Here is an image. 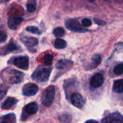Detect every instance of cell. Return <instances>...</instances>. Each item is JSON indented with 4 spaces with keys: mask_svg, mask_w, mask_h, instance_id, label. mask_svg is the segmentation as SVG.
I'll use <instances>...</instances> for the list:
<instances>
[{
    "mask_svg": "<svg viewBox=\"0 0 123 123\" xmlns=\"http://www.w3.org/2000/svg\"><path fill=\"white\" fill-rule=\"evenodd\" d=\"M73 64V61L70 60L61 59L58 61L56 64V68L59 70L66 69L67 68H70Z\"/></svg>",
    "mask_w": 123,
    "mask_h": 123,
    "instance_id": "14",
    "label": "cell"
},
{
    "mask_svg": "<svg viewBox=\"0 0 123 123\" xmlns=\"http://www.w3.org/2000/svg\"><path fill=\"white\" fill-rule=\"evenodd\" d=\"M7 39V35L5 32L0 31V43H4Z\"/></svg>",
    "mask_w": 123,
    "mask_h": 123,
    "instance_id": "28",
    "label": "cell"
},
{
    "mask_svg": "<svg viewBox=\"0 0 123 123\" xmlns=\"http://www.w3.org/2000/svg\"><path fill=\"white\" fill-rule=\"evenodd\" d=\"M21 41L28 48H32L36 46L38 43V39L35 37H23L21 38Z\"/></svg>",
    "mask_w": 123,
    "mask_h": 123,
    "instance_id": "12",
    "label": "cell"
},
{
    "mask_svg": "<svg viewBox=\"0 0 123 123\" xmlns=\"http://www.w3.org/2000/svg\"><path fill=\"white\" fill-rule=\"evenodd\" d=\"M18 100L16 99L14 97H9L5 100L3 104L2 105V109H5V110H7V109H10L12 108L14 105H16L18 102Z\"/></svg>",
    "mask_w": 123,
    "mask_h": 123,
    "instance_id": "15",
    "label": "cell"
},
{
    "mask_svg": "<svg viewBox=\"0 0 123 123\" xmlns=\"http://www.w3.org/2000/svg\"><path fill=\"white\" fill-rule=\"evenodd\" d=\"M65 25L68 30L74 32L84 33L88 31L86 29L83 28L80 25V23L74 19H68L66 20L65 22Z\"/></svg>",
    "mask_w": 123,
    "mask_h": 123,
    "instance_id": "3",
    "label": "cell"
},
{
    "mask_svg": "<svg viewBox=\"0 0 123 123\" xmlns=\"http://www.w3.org/2000/svg\"><path fill=\"white\" fill-rule=\"evenodd\" d=\"M26 31L28 32H30L31 33L34 34L40 35L42 34L40 30L37 28V26H28L26 28Z\"/></svg>",
    "mask_w": 123,
    "mask_h": 123,
    "instance_id": "23",
    "label": "cell"
},
{
    "mask_svg": "<svg viewBox=\"0 0 123 123\" xmlns=\"http://www.w3.org/2000/svg\"><path fill=\"white\" fill-rule=\"evenodd\" d=\"M53 56L50 54H46L43 57V61H44V64L46 66H50L52 64L53 61Z\"/></svg>",
    "mask_w": 123,
    "mask_h": 123,
    "instance_id": "24",
    "label": "cell"
},
{
    "mask_svg": "<svg viewBox=\"0 0 123 123\" xmlns=\"http://www.w3.org/2000/svg\"><path fill=\"white\" fill-rule=\"evenodd\" d=\"M8 1H10V0H6V2H8Z\"/></svg>",
    "mask_w": 123,
    "mask_h": 123,
    "instance_id": "33",
    "label": "cell"
},
{
    "mask_svg": "<svg viewBox=\"0 0 123 123\" xmlns=\"http://www.w3.org/2000/svg\"><path fill=\"white\" fill-rule=\"evenodd\" d=\"M102 61V56L100 54H95L92 56L90 63L86 66V70H92L96 68Z\"/></svg>",
    "mask_w": 123,
    "mask_h": 123,
    "instance_id": "11",
    "label": "cell"
},
{
    "mask_svg": "<svg viewBox=\"0 0 123 123\" xmlns=\"http://www.w3.org/2000/svg\"><path fill=\"white\" fill-rule=\"evenodd\" d=\"M51 71V67H37L31 75V78L37 82H46L49 80Z\"/></svg>",
    "mask_w": 123,
    "mask_h": 123,
    "instance_id": "1",
    "label": "cell"
},
{
    "mask_svg": "<svg viewBox=\"0 0 123 123\" xmlns=\"http://www.w3.org/2000/svg\"><path fill=\"white\" fill-rule=\"evenodd\" d=\"M54 46L56 49H64L67 46V42L63 39L61 38H57L55 42Z\"/></svg>",
    "mask_w": 123,
    "mask_h": 123,
    "instance_id": "20",
    "label": "cell"
},
{
    "mask_svg": "<svg viewBox=\"0 0 123 123\" xmlns=\"http://www.w3.org/2000/svg\"><path fill=\"white\" fill-rule=\"evenodd\" d=\"M55 96V87L50 85L44 90L41 97V101L44 106L49 107L54 102Z\"/></svg>",
    "mask_w": 123,
    "mask_h": 123,
    "instance_id": "2",
    "label": "cell"
},
{
    "mask_svg": "<svg viewBox=\"0 0 123 123\" xmlns=\"http://www.w3.org/2000/svg\"><path fill=\"white\" fill-rule=\"evenodd\" d=\"M59 120L61 123H71L72 121V117L70 114H63L60 115Z\"/></svg>",
    "mask_w": 123,
    "mask_h": 123,
    "instance_id": "21",
    "label": "cell"
},
{
    "mask_svg": "<svg viewBox=\"0 0 123 123\" xmlns=\"http://www.w3.org/2000/svg\"><path fill=\"white\" fill-rule=\"evenodd\" d=\"M114 73L116 75L120 76L123 73V64L122 63L117 65L115 67L114 69Z\"/></svg>",
    "mask_w": 123,
    "mask_h": 123,
    "instance_id": "25",
    "label": "cell"
},
{
    "mask_svg": "<svg viewBox=\"0 0 123 123\" xmlns=\"http://www.w3.org/2000/svg\"><path fill=\"white\" fill-rule=\"evenodd\" d=\"M82 25L85 27H90L92 25V22L88 18H85L82 20Z\"/></svg>",
    "mask_w": 123,
    "mask_h": 123,
    "instance_id": "27",
    "label": "cell"
},
{
    "mask_svg": "<svg viewBox=\"0 0 123 123\" xmlns=\"http://www.w3.org/2000/svg\"><path fill=\"white\" fill-rule=\"evenodd\" d=\"M84 123H98V122L94 120H87L86 121H85Z\"/></svg>",
    "mask_w": 123,
    "mask_h": 123,
    "instance_id": "30",
    "label": "cell"
},
{
    "mask_svg": "<svg viewBox=\"0 0 123 123\" xmlns=\"http://www.w3.org/2000/svg\"><path fill=\"white\" fill-rule=\"evenodd\" d=\"M94 20L95 23H96V24H97V25H104L106 24L105 21L100 20V19H96V18H95V19H94Z\"/></svg>",
    "mask_w": 123,
    "mask_h": 123,
    "instance_id": "29",
    "label": "cell"
},
{
    "mask_svg": "<svg viewBox=\"0 0 123 123\" xmlns=\"http://www.w3.org/2000/svg\"><path fill=\"white\" fill-rule=\"evenodd\" d=\"M123 79H119V80H115L114 83V85H113V90H114V92H117V93H122L123 91Z\"/></svg>",
    "mask_w": 123,
    "mask_h": 123,
    "instance_id": "17",
    "label": "cell"
},
{
    "mask_svg": "<svg viewBox=\"0 0 123 123\" xmlns=\"http://www.w3.org/2000/svg\"><path fill=\"white\" fill-rule=\"evenodd\" d=\"M8 91V88L2 85H0V101L5 97Z\"/></svg>",
    "mask_w": 123,
    "mask_h": 123,
    "instance_id": "26",
    "label": "cell"
},
{
    "mask_svg": "<svg viewBox=\"0 0 123 123\" xmlns=\"http://www.w3.org/2000/svg\"><path fill=\"white\" fill-rule=\"evenodd\" d=\"M13 63L14 66L20 69L27 70L29 68V58L26 56H18L14 58L13 60Z\"/></svg>",
    "mask_w": 123,
    "mask_h": 123,
    "instance_id": "4",
    "label": "cell"
},
{
    "mask_svg": "<svg viewBox=\"0 0 123 123\" xmlns=\"http://www.w3.org/2000/svg\"><path fill=\"white\" fill-rule=\"evenodd\" d=\"M38 105L36 102H31L26 105L24 108V111L28 115H34L38 111Z\"/></svg>",
    "mask_w": 123,
    "mask_h": 123,
    "instance_id": "13",
    "label": "cell"
},
{
    "mask_svg": "<svg viewBox=\"0 0 123 123\" xmlns=\"http://www.w3.org/2000/svg\"><path fill=\"white\" fill-rule=\"evenodd\" d=\"M87 1H90V2H93L94 1V0H87Z\"/></svg>",
    "mask_w": 123,
    "mask_h": 123,
    "instance_id": "31",
    "label": "cell"
},
{
    "mask_svg": "<svg viewBox=\"0 0 123 123\" xmlns=\"http://www.w3.org/2000/svg\"><path fill=\"white\" fill-rule=\"evenodd\" d=\"M71 102L74 106L78 108H82L85 104V99L79 93L74 92L71 96Z\"/></svg>",
    "mask_w": 123,
    "mask_h": 123,
    "instance_id": "8",
    "label": "cell"
},
{
    "mask_svg": "<svg viewBox=\"0 0 123 123\" xmlns=\"http://www.w3.org/2000/svg\"><path fill=\"white\" fill-rule=\"evenodd\" d=\"M1 123H7L6 121H2V122H1Z\"/></svg>",
    "mask_w": 123,
    "mask_h": 123,
    "instance_id": "32",
    "label": "cell"
},
{
    "mask_svg": "<svg viewBox=\"0 0 123 123\" xmlns=\"http://www.w3.org/2000/svg\"><path fill=\"white\" fill-rule=\"evenodd\" d=\"M23 20H24V19L22 17L12 16L8 19L7 25L10 29L14 30L17 28V27L20 25V24Z\"/></svg>",
    "mask_w": 123,
    "mask_h": 123,
    "instance_id": "10",
    "label": "cell"
},
{
    "mask_svg": "<svg viewBox=\"0 0 123 123\" xmlns=\"http://www.w3.org/2000/svg\"><path fill=\"white\" fill-rule=\"evenodd\" d=\"M65 1H68V0H65Z\"/></svg>",
    "mask_w": 123,
    "mask_h": 123,
    "instance_id": "34",
    "label": "cell"
},
{
    "mask_svg": "<svg viewBox=\"0 0 123 123\" xmlns=\"http://www.w3.org/2000/svg\"><path fill=\"white\" fill-rule=\"evenodd\" d=\"M20 50V47H19L18 44H16L15 43H14L13 41L12 42V40L10 42L9 44L7 46L6 52H19Z\"/></svg>",
    "mask_w": 123,
    "mask_h": 123,
    "instance_id": "16",
    "label": "cell"
},
{
    "mask_svg": "<svg viewBox=\"0 0 123 123\" xmlns=\"http://www.w3.org/2000/svg\"><path fill=\"white\" fill-rule=\"evenodd\" d=\"M53 33H54V35L55 37L60 38L61 37H62L64 36L65 30L62 27H57L54 29V31H53Z\"/></svg>",
    "mask_w": 123,
    "mask_h": 123,
    "instance_id": "22",
    "label": "cell"
},
{
    "mask_svg": "<svg viewBox=\"0 0 123 123\" xmlns=\"http://www.w3.org/2000/svg\"><path fill=\"white\" fill-rule=\"evenodd\" d=\"M123 115L120 112H114L109 114L102 120V123H123Z\"/></svg>",
    "mask_w": 123,
    "mask_h": 123,
    "instance_id": "6",
    "label": "cell"
},
{
    "mask_svg": "<svg viewBox=\"0 0 123 123\" xmlns=\"http://www.w3.org/2000/svg\"><path fill=\"white\" fill-rule=\"evenodd\" d=\"M76 80L74 78L65 80L64 83V88L65 90V93H66L67 91L70 90L71 88L74 87L76 85Z\"/></svg>",
    "mask_w": 123,
    "mask_h": 123,
    "instance_id": "18",
    "label": "cell"
},
{
    "mask_svg": "<svg viewBox=\"0 0 123 123\" xmlns=\"http://www.w3.org/2000/svg\"><path fill=\"white\" fill-rule=\"evenodd\" d=\"M24 74L16 70H10L9 82L12 84H17L21 82L24 79Z\"/></svg>",
    "mask_w": 123,
    "mask_h": 123,
    "instance_id": "7",
    "label": "cell"
},
{
    "mask_svg": "<svg viewBox=\"0 0 123 123\" xmlns=\"http://www.w3.org/2000/svg\"><path fill=\"white\" fill-rule=\"evenodd\" d=\"M104 82V78L100 73H96L93 75L90 80V85L92 88H97L103 85Z\"/></svg>",
    "mask_w": 123,
    "mask_h": 123,
    "instance_id": "9",
    "label": "cell"
},
{
    "mask_svg": "<svg viewBox=\"0 0 123 123\" xmlns=\"http://www.w3.org/2000/svg\"><path fill=\"white\" fill-rule=\"evenodd\" d=\"M26 6V10L29 13H34L36 10L37 0H28Z\"/></svg>",
    "mask_w": 123,
    "mask_h": 123,
    "instance_id": "19",
    "label": "cell"
},
{
    "mask_svg": "<svg viewBox=\"0 0 123 123\" xmlns=\"http://www.w3.org/2000/svg\"><path fill=\"white\" fill-rule=\"evenodd\" d=\"M38 91V87L34 83H28L22 88V94L25 96H33Z\"/></svg>",
    "mask_w": 123,
    "mask_h": 123,
    "instance_id": "5",
    "label": "cell"
}]
</instances>
